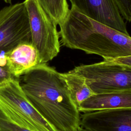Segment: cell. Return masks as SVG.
<instances>
[{
    "label": "cell",
    "mask_w": 131,
    "mask_h": 131,
    "mask_svg": "<svg viewBox=\"0 0 131 131\" xmlns=\"http://www.w3.org/2000/svg\"><path fill=\"white\" fill-rule=\"evenodd\" d=\"M80 126L89 131H131V108L83 113Z\"/></svg>",
    "instance_id": "obj_8"
},
{
    "label": "cell",
    "mask_w": 131,
    "mask_h": 131,
    "mask_svg": "<svg viewBox=\"0 0 131 131\" xmlns=\"http://www.w3.org/2000/svg\"><path fill=\"white\" fill-rule=\"evenodd\" d=\"M122 17L131 22V0H114Z\"/></svg>",
    "instance_id": "obj_13"
},
{
    "label": "cell",
    "mask_w": 131,
    "mask_h": 131,
    "mask_svg": "<svg viewBox=\"0 0 131 131\" xmlns=\"http://www.w3.org/2000/svg\"><path fill=\"white\" fill-rule=\"evenodd\" d=\"M1 56L5 65L17 79L30 69L41 63L39 54L31 42L20 44Z\"/></svg>",
    "instance_id": "obj_9"
},
{
    "label": "cell",
    "mask_w": 131,
    "mask_h": 131,
    "mask_svg": "<svg viewBox=\"0 0 131 131\" xmlns=\"http://www.w3.org/2000/svg\"><path fill=\"white\" fill-rule=\"evenodd\" d=\"M131 108V90L94 94L78 107L80 113Z\"/></svg>",
    "instance_id": "obj_10"
},
{
    "label": "cell",
    "mask_w": 131,
    "mask_h": 131,
    "mask_svg": "<svg viewBox=\"0 0 131 131\" xmlns=\"http://www.w3.org/2000/svg\"><path fill=\"white\" fill-rule=\"evenodd\" d=\"M112 61H113L118 63H120L131 68V56L120 57Z\"/></svg>",
    "instance_id": "obj_16"
},
{
    "label": "cell",
    "mask_w": 131,
    "mask_h": 131,
    "mask_svg": "<svg viewBox=\"0 0 131 131\" xmlns=\"http://www.w3.org/2000/svg\"><path fill=\"white\" fill-rule=\"evenodd\" d=\"M61 75L66 82L72 99L77 108L83 101L94 94L82 76L71 71L61 73Z\"/></svg>",
    "instance_id": "obj_11"
},
{
    "label": "cell",
    "mask_w": 131,
    "mask_h": 131,
    "mask_svg": "<svg viewBox=\"0 0 131 131\" xmlns=\"http://www.w3.org/2000/svg\"><path fill=\"white\" fill-rule=\"evenodd\" d=\"M29 19L31 43L37 51L41 63H47L60 51L56 25L36 0L24 1Z\"/></svg>",
    "instance_id": "obj_5"
},
{
    "label": "cell",
    "mask_w": 131,
    "mask_h": 131,
    "mask_svg": "<svg viewBox=\"0 0 131 131\" xmlns=\"http://www.w3.org/2000/svg\"><path fill=\"white\" fill-rule=\"evenodd\" d=\"M0 129L2 131H32L21 127L6 118L0 112Z\"/></svg>",
    "instance_id": "obj_14"
},
{
    "label": "cell",
    "mask_w": 131,
    "mask_h": 131,
    "mask_svg": "<svg viewBox=\"0 0 131 131\" xmlns=\"http://www.w3.org/2000/svg\"><path fill=\"white\" fill-rule=\"evenodd\" d=\"M0 112L13 123L32 131H59L31 103L21 88L19 78L0 87Z\"/></svg>",
    "instance_id": "obj_3"
},
{
    "label": "cell",
    "mask_w": 131,
    "mask_h": 131,
    "mask_svg": "<svg viewBox=\"0 0 131 131\" xmlns=\"http://www.w3.org/2000/svg\"><path fill=\"white\" fill-rule=\"evenodd\" d=\"M76 131H89V130H87V129H85V128H83V127H81L80 126L76 129Z\"/></svg>",
    "instance_id": "obj_17"
},
{
    "label": "cell",
    "mask_w": 131,
    "mask_h": 131,
    "mask_svg": "<svg viewBox=\"0 0 131 131\" xmlns=\"http://www.w3.org/2000/svg\"><path fill=\"white\" fill-rule=\"evenodd\" d=\"M16 78L7 67L0 60V87Z\"/></svg>",
    "instance_id": "obj_15"
},
{
    "label": "cell",
    "mask_w": 131,
    "mask_h": 131,
    "mask_svg": "<svg viewBox=\"0 0 131 131\" xmlns=\"http://www.w3.org/2000/svg\"><path fill=\"white\" fill-rule=\"evenodd\" d=\"M27 98L52 125L59 131H76L80 113L72 99L61 73L39 63L19 78Z\"/></svg>",
    "instance_id": "obj_1"
},
{
    "label": "cell",
    "mask_w": 131,
    "mask_h": 131,
    "mask_svg": "<svg viewBox=\"0 0 131 131\" xmlns=\"http://www.w3.org/2000/svg\"><path fill=\"white\" fill-rule=\"evenodd\" d=\"M71 71L82 76L94 94L131 90V68L113 61L82 64Z\"/></svg>",
    "instance_id": "obj_4"
},
{
    "label": "cell",
    "mask_w": 131,
    "mask_h": 131,
    "mask_svg": "<svg viewBox=\"0 0 131 131\" xmlns=\"http://www.w3.org/2000/svg\"><path fill=\"white\" fill-rule=\"evenodd\" d=\"M6 3H9V4H11V0H4Z\"/></svg>",
    "instance_id": "obj_18"
},
{
    "label": "cell",
    "mask_w": 131,
    "mask_h": 131,
    "mask_svg": "<svg viewBox=\"0 0 131 131\" xmlns=\"http://www.w3.org/2000/svg\"><path fill=\"white\" fill-rule=\"evenodd\" d=\"M27 42H31V35L25 2L2 8L0 10V56Z\"/></svg>",
    "instance_id": "obj_6"
},
{
    "label": "cell",
    "mask_w": 131,
    "mask_h": 131,
    "mask_svg": "<svg viewBox=\"0 0 131 131\" xmlns=\"http://www.w3.org/2000/svg\"><path fill=\"white\" fill-rule=\"evenodd\" d=\"M57 26L67 16L69 6L67 0H36Z\"/></svg>",
    "instance_id": "obj_12"
},
{
    "label": "cell",
    "mask_w": 131,
    "mask_h": 131,
    "mask_svg": "<svg viewBox=\"0 0 131 131\" xmlns=\"http://www.w3.org/2000/svg\"><path fill=\"white\" fill-rule=\"evenodd\" d=\"M72 7L99 23L129 35L114 0H70Z\"/></svg>",
    "instance_id": "obj_7"
},
{
    "label": "cell",
    "mask_w": 131,
    "mask_h": 131,
    "mask_svg": "<svg viewBox=\"0 0 131 131\" xmlns=\"http://www.w3.org/2000/svg\"><path fill=\"white\" fill-rule=\"evenodd\" d=\"M64 46L102 57L104 60L131 56V37L94 20L71 7L59 25Z\"/></svg>",
    "instance_id": "obj_2"
},
{
    "label": "cell",
    "mask_w": 131,
    "mask_h": 131,
    "mask_svg": "<svg viewBox=\"0 0 131 131\" xmlns=\"http://www.w3.org/2000/svg\"><path fill=\"white\" fill-rule=\"evenodd\" d=\"M0 131H2V130H1V129H0Z\"/></svg>",
    "instance_id": "obj_19"
}]
</instances>
